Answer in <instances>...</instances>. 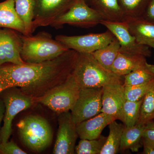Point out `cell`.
Returning <instances> with one entry per match:
<instances>
[{
	"mask_svg": "<svg viewBox=\"0 0 154 154\" xmlns=\"http://www.w3.org/2000/svg\"><path fill=\"white\" fill-rule=\"evenodd\" d=\"M102 88L81 89L79 98L71 110L76 124L102 112Z\"/></svg>",
	"mask_w": 154,
	"mask_h": 154,
	"instance_id": "9",
	"label": "cell"
},
{
	"mask_svg": "<svg viewBox=\"0 0 154 154\" xmlns=\"http://www.w3.org/2000/svg\"><path fill=\"white\" fill-rule=\"evenodd\" d=\"M100 24L105 26L117 39L120 44V52L142 55L146 57L151 56V51L149 46L138 42L134 36L130 32L125 21L112 22L102 20Z\"/></svg>",
	"mask_w": 154,
	"mask_h": 154,
	"instance_id": "11",
	"label": "cell"
},
{
	"mask_svg": "<svg viewBox=\"0 0 154 154\" xmlns=\"http://www.w3.org/2000/svg\"><path fill=\"white\" fill-rule=\"evenodd\" d=\"M15 8L22 20L25 30V36L32 35V24L34 19V0H14Z\"/></svg>",
	"mask_w": 154,
	"mask_h": 154,
	"instance_id": "23",
	"label": "cell"
},
{
	"mask_svg": "<svg viewBox=\"0 0 154 154\" xmlns=\"http://www.w3.org/2000/svg\"><path fill=\"white\" fill-rule=\"evenodd\" d=\"M5 103L2 99H0V143L2 142L1 138V125L2 121L4 119V115H5Z\"/></svg>",
	"mask_w": 154,
	"mask_h": 154,
	"instance_id": "33",
	"label": "cell"
},
{
	"mask_svg": "<svg viewBox=\"0 0 154 154\" xmlns=\"http://www.w3.org/2000/svg\"><path fill=\"white\" fill-rule=\"evenodd\" d=\"M20 36L22 42L21 56L26 63H38L51 60L69 50L46 32H39L34 36L22 34Z\"/></svg>",
	"mask_w": 154,
	"mask_h": 154,
	"instance_id": "3",
	"label": "cell"
},
{
	"mask_svg": "<svg viewBox=\"0 0 154 154\" xmlns=\"http://www.w3.org/2000/svg\"><path fill=\"white\" fill-rule=\"evenodd\" d=\"M92 8L102 14L106 21L112 22L124 21V14L118 0H96Z\"/></svg>",
	"mask_w": 154,
	"mask_h": 154,
	"instance_id": "20",
	"label": "cell"
},
{
	"mask_svg": "<svg viewBox=\"0 0 154 154\" xmlns=\"http://www.w3.org/2000/svg\"><path fill=\"white\" fill-rule=\"evenodd\" d=\"M0 154H27L13 141L0 143Z\"/></svg>",
	"mask_w": 154,
	"mask_h": 154,
	"instance_id": "30",
	"label": "cell"
},
{
	"mask_svg": "<svg viewBox=\"0 0 154 154\" xmlns=\"http://www.w3.org/2000/svg\"><path fill=\"white\" fill-rule=\"evenodd\" d=\"M76 0H34L33 33L36 28L51 25L68 11Z\"/></svg>",
	"mask_w": 154,
	"mask_h": 154,
	"instance_id": "10",
	"label": "cell"
},
{
	"mask_svg": "<svg viewBox=\"0 0 154 154\" xmlns=\"http://www.w3.org/2000/svg\"><path fill=\"white\" fill-rule=\"evenodd\" d=\"M72 75L81 89L103 88L117 81L119 77L101 65L91 54L78 53Z\"/></svg>",
	"mask_w": 154,
	"mask_h": 154,
	"instance_id": "2",
	"label": "cell"
},
{
	"mask_svg": "<svg viewBox=\"0 0 154 154\" xmlns=\"http://www.w3.org/2000/svg\"><path fill=\"white\" fill-rule=\"evenodd\" d=\"M143 99L137 101L125 100L122 110L120 119L125 126H134L138 123Z\"/></svg>",
	"mask_w": 154,
	"mask_h": 154,
	"instance_id": "25",
	"label": "cell"
},
{
	"mask_svg": "<svg viewBox=\"0 0 154 154\" xmlns=\"http://www.w3.org/2000/svg\"><path fill=\"white\" fill-rule=\"evenodd\" d=\"M142 55H134L119 52L113 64L111 71L119 77H124L146 63Z\"/></svg>",
	"mask_w": 154,
	"mask_h": 154,
	"instance_id": "18",
	"label": "cell"
},
{
	"mask_svg": "<svg viewBox=\"0 0 154 154\" xmlns=\"http://www.w3.org/2000/svg\"><path fill=\"white\" fill-rule=\"evenodd\" d=\"M78 54L69 49L54 59L40 63L5 64L0 66V75L9 88L19 87L23 93L32 96L44 87L64 82L72 73Z\"/></svg>",
	"mask_w": 154,
	"mask_h": 154,
	"instance_id": "1",
	"label": "cell"
},
{
	"mask_svg": "<svg viewBox=\"0 0 154 154\" xmlns=\"http://www.w3.org/2000/svg\"><path fill=\"white\" fill-rule=\"evenodd\" d=\"M104 17L96 9L86 4L84 0H76L64 14L56 19L50 26L59 29L64 25L82 28H91L100 24Z\"/></svg>",
	"mask_w": 154,
	"mask_h": 154,
	"instance_id": "7",
	"label": "cell"
},
{
	"mask_svg": "<svg viewBox=\"0 0 154 154\" xmlns=\"http://www.w3.org/2000/svg\"><path fill=\"white\" fill-rule=\"evenodd\" d=\"M143 153L144 154H154V148L146 145H143Z\"/></svg>",
	"mask_w": 154,
	"mask_h": 154,
	"instance_id": "34",
	"label": "cell"
},
{
	"mask_svg": "<svg viewBox=\"0 0 154 154\" xmlns=\"http://www.w3.org/2000/svg\"><path fill=\"white\" fill-rule=\"evenodd\" d=\"M18 134L22 144L35 152L43 151L51 144L52 128L48 121L42 116L30 115L17 124Z\"/></svg>",
	"mask_w": 154,
	"mask_h": 154,
	"instance_id": "4",
	"label": "cell"
},
{
	"mask_svg": "<svg viewBox=\"0 0 154 154\" xmlns=\"http://www.w3.org/2000/svg\"><path fill=\"white\" fill-rule=\"evenodd\" d=\"M154 115V87L144 97L141 106L138 123L146 124L152 121Z\"/></svg>",
	"mask_w": 154,
	"mask_h": 154,
	"instance_id": "29",
	"label": "cell"
},
{
	"mask_svg": "<svg viewBox=\"0 0 154 154\" xmlns=\"http://www.w3.org/2000/svg\"><path fill=\"white\" fill-rule=\"evenodd\" d=\"M81 88L73 75L45 92L38 102L59 114L71 111L79 98Z\"/></svg>",
	"mask_w": 154,
	"mask_h": 154,
	"instance_id": "5",
	"label": "cell"
},
{
	"mask_svg": "<svg viewBox=\"0 0 154 154\" xmlns=\"http://www.w3.org/2000/svg\"><path fill=\"white\" fill-rule=\"evenodd\" d=\"M154 79V65L146 63L123 77V85L130 86L140 85Z\"/></svg>",
	"mask_w": 154,
	"mask_h": 154,
	"instance_id": "24",
	"label": "cell"
},
{
	"mask_svg": "<svg viewBox=\"0 0 154 154\" xmlns=\"http://www.w3.org/2000/svg\"><path fill=\"white\" fill-rule=\"evenodd\" d=\"M125 100L123 81L106 85L102 88V112L120 120Z\"/></svg>",
	"mask_w": 154,
	"mask_h": 154,
	"instance_id": "14",
	"label": "cell"
},
{
	"mask_svg": "<svg viewBox=\"0 0 154 154\" xmlns=\"http://www.w3.org/2000/svg\"><path fill=\"white\" fill-rule=\"evenodd\" d=\"M130 32L140 44L154 48V24L141 17H125Z\"/></svg>",
	"mask_w": 154,
	"mask_h": 154,
	"instance_id": "16",
	"label": "cell"
},
{
	"mask_svg": "<svg viewBox=\"0 0 154 154\" xmlns=\"http://www.w3.org/2000/svg\"><path fill=\"white\" fill-rule=\"evenodd\" d=\"M116 120L113 116L101 112L92 118L76 124L79 137L81 139L98 138L105 127Z\"/></svg>",
	"mask_w": 154,
	"mask_h": 154,
	"instance_id": "15",
	"label": "cell"
},
{
	"mask_svg": "<svg viewBox=\"0 0 154 154\" xmlns=\"http://www.w3.org/2000/svg\"><path fill=\"white\" fill-rule=\"evenodd\" d=\"M154 119V115L153 116V117H152V119Z\"/></svg>",
	"mask_w": 154,
	"mask_h": 154,
	"instance_id": "38",
	"label": "cell"
},
{
	"mask_svg": "<svg viewBox=\"0 0 154 154\" xmlns=\"http://www.w3.org/2000/svg\"><path fill=\"white\" fill-rule=\"evenodd\" d=\"M146 127L154 128V122L150 121L146 124Z\"/></svg>",
	"mask_w": 154,
	"mask_h": 154,
	"instance_id": "37",
	"label": "cell"
},
{
	"mask_svg": "<svg viewBox=\"0 0 154 154\" xmlns=\"http://www.w3.org/2000/svg\"><path fill=\"white\" fill-rule=\"evenodd\" d=\"M107 137L101 135L96 139H81L75 148L77 154H100Z\"/></svg>",
	"mask_w": 154,
	"mask_h": 154,
	"instance_id": "26",
	"label": "cell"
},
{
	"mask_svg": "<svg viewBox=\"0 0 154 154\" xmlns=\"http://www.w3.org/2000/svg\"><path fill=\"white\" fill-rule=\"evenodd\" d=\"M0 28H9L25 35V25L15 10L14 0L0 3Z\"/></svg>",
	"mask_w": 154,
	"mask_h": 154,
	"instance_id": "17",
	"label": "cell"
},
{
	"mask_svg": "<svg viewBox=\"0 0 154 154\" xmlns=\"http://www.w3.org/2000/svg\"><path fill=\"white\" fill-rule=\"evenodd\" d=\"M149 0H118L125 17H141Z\"/></svg>",
	"mask_w": 154,
	"mask_h": 154,
	"instance_id": "27",
	"label": "cell"
},
{
	"mask_svg": "<svg viewBox=\"0 0 154 154\" xmlns=\"http://www.w3.org/2000/svg\"><path fill=\"white\" fill-rule=\"evenodd\" d=\"M141 18L154 24V0H149Z\"/></svg>",
	"mask_w": 154,
	"mask_h": 154,
	"instance_id": "32",
	"label": "cell"
},
{
	"mask_svg": "<svg viewBox=\"0 0 154 154\" xmlns=\"http://www.w3.org/2000/svg\"><path fill=\"white\" fill-rule=\"evenodd\" d=\"M154 87V79L140 85L125 86V99L131 101H139L143 99L146 94Z\"/></svg>",
	"mask_w": 154,
	"mask_h": 154,
	"instance_id": "28",
	"label": "cell"
},
{
	"mask_svg": "<svg viewBox=\"0 0 154 154\" xmlns=\"http://www.w3.org/2000/svg\"><path fill=\"white\" fill-rule=\"evenodd\" d=\"M143 144L154 148V128L145 127L142 134Z\"/></svg>",
	"mask_w": 154,
	"mask_h": 154,
	"instance_id": "31",
	"label": "cell"
},
{
	"mask_svg": "<svg viewBox=\"0 0 154 154\" xmlns=\"http://www.w3.org/2000/svg\"><path fill=\"white\" fill-rule=\"evenodd\" d=\"M58 121L59 128L53 154H74L79 135L71 113L69 111L59 114Z\"/></svg>",
	"mask_w": 154,
	"mask_h": 154,
	"instance_id": "12",
	"label": "cell"
},
{
	"mask_svg": "<svg viewBox=\"0 0 154 154\" xmlns=\"http://www.w3.org/2000/svg\"><path fill=\"white\" fill-rule=\"evenodd\" d=\"M15 88L6 89L3 96L5 110L4 124L1 129V138L2 143L8 141L12 133V122L15 116L21 111L30 108L33 104L32 96Z\"/></svg>",
	"mask_w": 154,
	"mask_h": 154,
	"instance_id": "6",
	"label": "cell"
},
{
	"mask_svg": "<svg viewBox=\"0 0 154 154\" xmlns=\"http://www.w3.org/2000/svg\"><path fill=\"white\" fill-rule=\"evenodd\" d=\"M115 38L113 33L107 30L104 33L80 36L57 35L55 39L68 49L73 50L79 53L91 54L105 47Z\"/></svg>",
	"mask_w": 154,
	"mask_h": 154,
	"instance_id": "8",
	"label": "cell"
},
{
	"mask_svg": "<svg viewBox=\"0 0 154 154\" xmlns=\"http://www.w3.org/2000/svg\"><path fill=\"white\" fill-rule=\"evenodd\" d=\"M22 42L20 35L9 28H0V66L6 63L23 65L21 52Z\"/></svg>",
	"mask_w": 154,
	"mask_h": 154,
	"instance_id": "13",
	"label": "cell"
},
{
	"mask_svg": "<svg viewBox=\"0 0 154 154\" xmlns=\"http://www.w3.org/2000/svg\"><path fill=\"white\" fill-rule=\"evenodd\" d=\"M120 44L115 38L105 47L91 54L101 65L111 71L113 62L120 52Z\"/></svg>",
	"mask_w": 154,
	"mask_h": 154,
	"instance_id": "22",
	"label": "cell"
},
{
	"mask_svg": "<svg viewBox=\"0 0 154 154\" xmlns=\"http://www.w3.org/2000/svg\"><path fill=\"white\" fill-rule=\"evenodd\" d=\"M108 125L109 135L100 154H116L119 150L122 135L125 125L118 123L116 120Z\"/></svg>",
	"mask_w": 154,
	"mask_h": 154,
	"instance_id": "21",
	"label": "cell"
},
{
	"mask_svg": "<svg viewBox=\"0 0 154 154\" xmlns=\"http://www.w3.org/2000/svg\"><path fill=\"white\" fill-rule=\"evenodd\" d=\"M8 88H10L9 86L0 75V94H2L3 91Z\"/></svg>",
	"mask_w": 154,
	"mask_h": 154,
	"instance_id": "35",
	"label": "cell"
},
{
	"mask_svg": "<svg viewBox=\"0 0 154 154\" xmlns=\"http://www.w3.org/2000/svg\"><path fill=\"white\" fill-rule=\"evenodd\" d=\"M145 125L138 123L134 126H125L122 135L119 150L129 149L133 152L138 151L141 147L143 132Z\"/></svg>",
	"mask_w": 154,
	"mask_h": 154,
	"instance_id": "19",
	"label": "cell"
},
{
	"mask_svg": "<svg viewBox=\"0 0 154 154\" xmlns=\"http://www.w3.org/2000/svg\"><path fill=\"white\" fill-rule=\"evenodd\" d=\"M84 1H85L87 5L91 7V8H93L96 3V0H84Z\"/></svg>",
	"mask_w": 154,
	"mask_h": 154,
	"instance_id": "36",
	"label": "cell"
}]
</instances>
